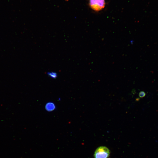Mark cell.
Masks as SVG:
<instances>
[{"instance_id":"obj_3","label":"cell","mask_w":158,"mask_h":158,"mask_svg":"<svg viewBox=\"0 0 158 158\" xmlns=\"http://www.w3.org/2000/svg\"><path fill=\"white\" fill-rule=\"evenodd\" d=\"M45 109L47 111H52L54 110L56 108L55 104L51 102H47L45 105Z\"/></svg>"},{"instance_id":"obj_1","label":"cell","mask_w":158,"mask_h":158,"mask_svg":"<svg viewBox=\"0 0 158 158\" xmlns=\"http://www.w3.org/2000/svg\"><path fill=\"white\" fill-rule=\"evenodd\" d=\"M110 154V151L107 147L104 146L98 147L94 154V158H108Z\"/></svg>"},{"instance_id":"obj_2","label":"cell","mask_w":158,"mask_h":158,"mask_svg":"<svg viewBox=\"0 0 158 158\" xmlns=\"http://www.w3.org/2000/svg\"><path fill=\"white\" fill-rule=\"evenodd\" d=\"M104 0H90L89 4L91 8L96 11L102 10L105 7Z\"/></svg>"},{"instance_id":"obj_4","label":"cell","mask_w":158,"mask_h":158,"mask_svg":"<svg viewBox=\"0 0 158 158\" xmlns=\"http://www.w3.org/2000/svg\"><path fill=\"white\" fill-rule=\"evenodd\" d=\"M47 74L49 76L53 78H56L57 76V73L53 72H48Z\"/></svg>"},{"instance_id":"obj_5","label":"cell","mask_w":158,"mask_h":158,"mask_svg":"<svg viewBox=\"0 0 158 158\" xmlns=\"http://www.w3.org/2000/svg\"><path fill=\"white\" fill-rule=\"evenodd\" d=\"M145 93L143 91H141L140 92L139 94V96L140 98L144 97L145 95Z\"/></svg>"}]
</instances>
